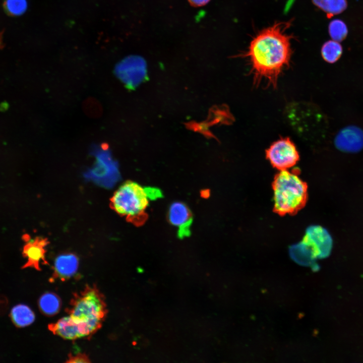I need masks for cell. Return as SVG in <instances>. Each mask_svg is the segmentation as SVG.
I'll use <instances>...</instances> for the list:
<instances>
[{
    "mask_svg": "<svg viewBox=\"0 0 363 363\" xmlns=\"http://www.w3.org/2000/svg\"><path fill=\"white\" fill-rule=\"evenodd\" d=\"M289 25L278 22L262 30L251 42L245 56L250 61L255 85L264 80L275 88L279 76L289 66L291 36L285 31Z\"/></svg>",
    "mask_w": 363,
    "mask_h": 363,
    "instance_id": "6da1fadb",
    "label": "cell"
},
{
    "mask_svg": "<svg viewBox=\"0 0 363 363\" xmlns=\"http://www.w3.org/2000/svg\"><path fill=\"white\" fill-rule=\"evenodd\" d=\"M274 211L283 216L293 215L306 205L308 186L294 171H280L272 183Z\"/></svg>",
    "mask_w": 363,
    "mask_h": 363,
    "instance_id": "7a4b0ae2",
    "label": "cell"
},
{
    "mask_svg": "<svg viewBox=\"0 0 363 363\" xmlns=\"http://www.w3.org/2000/svg\"><path fill=\"white\" fill-rule=\"evenodd\" d=\"M66 310L76 322L88 327L94 334L102 326L108 310L104 295L95 285H86L80 292L74 293Z\"/></svg>",
    "mask_w": 363,
    "mask_h": 363,
    "instance_id": "3957f363",
    "label": "cell"
},
{
    "mask_svg": "<svg viewBox=\"0 0 363 363\" xmlns=\"http://www.w3.org/2000/svg\"><path fill=\"white\" fill-rule=\"evenodd\" d=\"M150 199L148 188L136 182L127 181L122 184L110 199V206L118 214L136 222L144 213Z\"/></svg>",
    "mask_w": 363,
    "mask_h": 363,
    "instance_id": "277c9868",
    "label": "cell"
},
{
    "mask_svg": "<svg viewBox=\"0 0 363 363\" xmlns=\"http://www.w3.org/2000/svg\"><path fill=\"white\" fill-rule=\"evenodd\" d=\"M266 156L273 167L280 171L293 167L299 159L295 145L288 138H281L272 143L266 150Z\"/></svg>",
    "mask_w": 363,
    "mask_h": 363,
    "instance_id": "5b68a950",
    "label": "cell"
},
{
    "mask_svg": "<svg viewBox=\"0 0 363 363\" xmlns=\"http://www.w3.org/2000/svg\"><path fill=\"white\" fill-rule=\"evenodd\" d=\"M114 72L116 77L126 86L134 88L140 85L147 76L145 60L138 55H130L116 65Z\"/></svg>",
    "mask_w": 363,
    "mask_h": 363,
    "instance_id": "8992f818",
    "label": "cell"
},
{
    "mask_svg": "<svg viewBox=\"0 0 363 363\" xmlns=\"http://www.w3.org/2000/svg\"><path fill=\"white\" fill-rule=\"evenodd\" d=\"M303 241L310 248L315 258H323L330 253L332 239L326 229L320 226L310 227Z\"/></svg>",
    "mask_w": 363,
    "mask_h": 363,
    "instance_id": "52a82bcc",
    "label": "cell"
},
{
    "mask_svg": "<svg viewBox=\"0 0 363 363\" xmlns=\"http://www.w3.org/2000/svg\"><path fill=\"white\" fill-rule=\"evenodd\" d=\"M48 328L53 334L68 340L89 337L93 335L86 326L76 322L70 316L63 317L55 323L49 324Z\"/></svg>",
    "mask_w": 363,
    "mask_h": 363,
    "instance_id": "ba28073f",
    "label": "cell"
},
{
    "mask_svg": "<svg viewBox=\"0 0 363 363\" xmlns=\"http://www.w3.org/2000/svg\"><path fill=\"white\" fill-rule=\"evenodd\" d=\"M48 243L46 238L42 237H36L33 239L27 238L23 248L22 254L27 260L22 268L31 267L40 271V263L48 264L45 256V248Z\"/></svg>",
    "mask_w": 363,
    "mask_h": 363,
    "instance_id": "9c48e42d",
    "label": "cell"
},
{
    "mask_svg": "<svg viewBox=\"0 0 363 363\" xmlns=\"http://www.w3.org/2000/svg\"><path fill=\"white\" fill-rule=\"evenodd\" d=\"M335 145L339 150L348 153H355L363 148V130L349 126L341 130L335 138Z\"/></svg>",
    "mask_w": 363,
    "mask_h": 363,
    "instance_id": "30bf717a",
    "label": "cell"
},
{
    "mask_svg": "<svg viewBox=\"0 0 363 363\" xmlns=\"http://www.w3.org/2000/svg\"><path fill=\"white\" fill-rule=\"evenodd\" d=\"M168 218L170 223L177 228L179 237H184L189 235L192 217L189 209L184 203H173L169 207Z\"/></svg>",
    "mask_w": 363,
    "mask_h": 363,
    "instance_id": "8fae6325",
    "label": "cell"
},
{
    "mask_svg": "<svg viewBox=\"0 0 363 363\" xmlns=\"http://www.w3.org/2000/svg\"><path fill=\"white\" fill-rule=\"evenodd\" d=\"M78 266L79 260L75 255L69 253L58 256L54 262L51 281L57 279L62 281L70 279L77 273Z\"/></svg>",
    "mask_w": 363,
    "mask_h": 363,
    "instance_id": "7c38bea8",
    "label": "cell"
},
{
    "mask_svg": "<svg viewBox=\"0 0 363 363\" xmlns=\"http://www.w3.org/2000/svg\"><path fill=\"white\" fill-rule=\"evenodd\" d=\"M10 316L13 323L18 327H24L31 324L35 316L32 310L27 305L19 304L13 308Z\"/></svg>",
    "mask_w": 363,
    "mask_h": 363,
    "instance_id": "4fadbf2b",
    "label": "cell"
},
{
    "mask_svg": "<svg viewBox=\"0 0 363 363\" xmlns=\"http://www.w3.org/2000/svg\"><path fill=\"white\" fill-rule=\"evenodd\" d=\"M41 312L47 316H53L60 310L61 301L59 297L52 292H46L42 294L38 301Z\"/></svg>",
    "mask_w": 363,
    "mask_h": 363,
    "instance_id": "5bb4252c",
    "label": "cell"
},
{
    "mask_svg": "<svg viewBox=\"0 0 363 363\" xmlns=\"http://www.w3.org/2000/svg\"><path fill=\"white\" fill-rule=\"evenodd\" d=\"M313 2L330 16L342 12L347 7L346 0H313Z\"/></svg>",
    "mask_w": 363,
    "mask_h": 363,
    "instance_id": "9a60e30c",
    "label": "cell"
},
{
    "mask_svg": "<svg viewBox=\"0 0 363 363\" xmlns=\"http://www.w3.org/2000/svg\"><path fill=\"white\" fill-rule=\"evenodd\" d=\"M342 48L339 42L329 40L322 46L321 53L323 59L329 63L336 62L341 56Z\"/></svg>",
    "mask_w": 363,
    "mask_h": 363,
    "instance_id": "2e32d148",
    "label": "cell"
},
{
    "mask_svg": "<svg viewBox=\"0 0 363 363\" xmlns=\"http://www.w3.org/2000/svg\"><path fill=\"white\" fill-rule=\"evenodd\" d=\"M329 32L333 40L339 42L346 37L347 34V28L346 24L342 20L335 19L330 22Z\"/></svg>",
    "mask_w": 363,
    "mask_h": 363,
    "instance_id": "e0dca14e",
    "label": "cell"
},
{
    "mask_svg": "<svg viewBox=\"0 0 363 363\" xmlns=\"http://www.w3.org/2000/svg\"><path fill=\"white\" fill-rule=\"evenodd\" d=\"M27 0H6L4 8L8 14L13 16L23 14L27 9Z\"/></svg>",
    "mask_w": 363,
    "mask_h": 363,
    "instance_id": "ac0fdd59",
    "label": "cell"
},
{
    "mask_svg": "<svg viewBox=\"0 0 363 363\" xmlns=\"http://www.w3.org/2000/svg\"><path fill=\"white\" fill-rule=\"evenodd\" d=\"M88 356L84 353H78L75 355L72 354L68 355V359L66 362L76 363V362H90Z\"/></svg>",
    "mask_w": 363,
    "mask_h": 363,
    "instance_id": "d6986e66",
    "label": "cell"
},
{
    "mask_svg": "<svg viewBox=\"0 0 363 363\" xmlns=\"http://www.w3.org/2000/svg\"><path fill=\"white\" fill-rule=\"evenodd\" d=\"M8 307V300L4 295H0V315L5 314Z\"/></svg>",
    "mask_w": 363,
    "mask_h": 363,
    "instance_id": "ffe728a7",
    "label": "cell"
},
{
    "mask_svg": "<svg viewBox=\"0 0 363 363\" xmlns=\"http://www.w3.org/2000/svg\"><path fill=\"white\" fill-rule=\"evenodd\" d=\"M210 0H189L195 6H202L206 4Z\"/></svg>",
    "mask_w": 363,
    "mask_h": 363,
    "instance_id": "44dd1931",
    "label": "cell"
}]
</instances>
